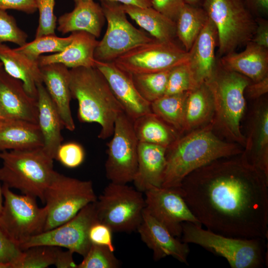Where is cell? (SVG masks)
I'll return each mask as SVG.
<instances>
[{
    "label": "cell",
    "mask_w": 268,
    "mask_h": 268,
    "mask_svg": "<svg viewBox=\"0 0 268 268\" xmlns=\"http://www.w3.org/2000/svg\"><path fill=\"white\" fill-rule=\"evenodd\" d=\"M181 195L201 225L226 236L268 237V178L242 153L187 175Z\"/></svg>",
    "instance_id": "obj_1"
},
{
    "label": "cell",
    "mask_w": 268,
    "mask_h": 268,
    "mask_svg": "<svg viewBox=\"0 0 268 268\" xmlns=\"http://www.w3.org/2000/svg\"><path fill=\"white\" fill-rule=\"evenodd\" d=\"M243 148L223 139L212 122L181 135L166 150L161 187L179 191L183 179L195 170L217 159L240 154Z\"/></svg>",
    "instance_id": "obj_2"
},
{
    "label": "cell",
    "mask_w": 268,
    "mask_h": 268,
    "mask_svg": "<svg viewBox=\"0 0 268 268\" xmlns=\"http://www.w3.org/2000/svg\"><path fill=\"white\" fill-rule=\"evenodd\" d=\"M71 97L78 102V118L82 123H95L101 129L98 137L113 134L117 117L124 112L107 80L95 67L69 69Z\"/></svg>",
    "instance_id": "obj_3"
},
{
    "label": "cell",
    "mask_w": 268,
    "mask_h": 268,
    "mask_svg": "<svg viewBox=\"0 0 268 268\" xmlns=\"http://www.w3.org/2000/svg\"><path fill=\"white\" fill-rule=\"evenodd\" d=\"M251 81L238 73L228 70L217 63L212 76L205 83L213 99V128L227 140L243 148L246 137L241 130L246 101L245 89Z\"/></svg>",
    "instance_id": "obj_4"
},
{
    "label": "cell",
    "mask_w": 268,
    "mask_h": 268,
    "mask_svg": "<svg viewBox=\"0 0 268 268\" xmlns=\"http://www.w3.org/2000/svg\"><path fill=\"white\" fill-rule=\"evenodd\" d=\"M2 161L0 181L10 189L19 190L22 194L38 198L44 203V192L55 171L54 159L42 147L0 152Z\"/></svg>",
    "instance_id": "obj_5"
},
{
    "label": "cell",
    "mask_w": 268,
    "mask_h": 268,
    "mask_svg": "<svg viewBox=\"0 0 268 268\" xmlns=\"http://www.w3.org/2000/svg\"><path fill=\"white\" fill-rule=\"evenodd\" d=\"M182 241L225 258L232 268H259L266 263V239L224 235L191 222L182 223Z\"/></svg>",
    "instance_id": "obj_6"
},
{
    "label": "cell",
    "mask_w": 268,
    "mask_h": 268,
    "mask_svg": "<svg viewBox=\"0 0 268 268\" xmlns=\"http://www.w3.org/2000/svg\"><path fill=\"white\" fill-rule=\"evenodd\" d=\"M201 6L216 28L219 57L252 41L257 24L244 0H203Z\"/></svg>",
    "instance_id": "obj_7"
},
{
    "label": "cell",
    "mask_w": 268,
    "mask_h": 268,
    "mask_svg": "<svg viewBox=\"0 0 268 268\" xmlns=\"http://www.w3.org/2000/svg\"><path fill=\"white\" fill-rule=\"evenodd\" d=\"M94 203L98 220L116 232L136 230L145 207L141 192L127 184L113 182L105 188Z\"/></svg>",
    "instance_id": "obj_8"
},
{
    "label": "cell",
    "mask_w": 268,
    "mask_h": 268,
    "mask_svg": "<svg viewBox=\"0 0 268 268\" xmlns=\"http://www.w3.org/2000/svg\"><path fill=\"white\" fill-rule=\"evenodd\" d=\"M97 199L91 181L80 180L55 171L44 192L48 213L44 231L68 221Z\"/></svg>",
    "instance_id": "obj_9"
},
{
    "label": "cell",
    "mask_w": 268,
    "mask_h": 268,
    "mask_svg": "<svg viewBox=\"0 0 268 268\" xmlns=\"http://www.w3.org/2000/svg\"><path fill=\"white\" fill-rule=\"evenodd\" d=\"M3 206L0 226L8 237L20 247L32 237L44 231L48 207H39L36 198L18 195L2 186Z\"/></svg>",
    "instance_id": "obj_10"
},
{
    "label": "cell",
    "mask_w": 268,
    "mask_h": 268,
    "mask_svg": "<svg viewBox=\"0 0 268 268\" xmlns=\"http://www.w3.org/2000/svg\"><path fill=\"white\" fill-rule=\"evenodd\" d=\"M101 5L107 22V28L95 50L96 60L113 62L132 48L153 38L129 22L121 3L103 1Z\"/></svg>",
    "instance_id": "obj_11"
},
{
    "label": "cell",
    "mask_w": 268,
    "mask_h": 268,
    "mask_svg": "<svg viewBox=\"0 0 268 268\" xmlns=\"http://www.w3.org/2000/svg\"><path fill=\"white\" fill-rule=\"evenodd\" d=\"M188 52L175 41H160L153 38L122 54L113 62L131 74L156 72L170 69L187 63Z\"/></svg>",
    "instance_id": "obj_12"
},
{
    "label": "cell",
    "mask_w": 268,
    "mask_h": 268,
    "mask_svg": "<svg viewBox=\"0 0 268 268\" xmlns=\"http://www.w3.org/2000/svg\"><path fill=\"white\" fill-rule=\"evenodd\" d=\"M112 135L107 144L106 176L110 182L128 184L136 172L139 141L133 121L124 112L117 117Z\"/></svg>",
    "instance_id": "obj_13"
},
{
    "label": "cell",
    "mask_w": 268,
    "mask_h": 268,
    "mask_svg": "<svg viewBox=\"0 0 268 268\" xmlns=\"http://www.w3.org/2000/svg\"><path fill=\"white\" fill-rule=\"evenodd\" d=\"M94 202L84 206L64 224L32 237L20 248L23 250L34 246L49 245L64 247L84 257L91 246L88 237L89 229L98 220Z\"/></svg>",
    "instance_id": "obj_14"
},
{
    "label": "cell",
    "mask_w": 268,
    "mask_h": 268,
    "mask_svg": "<svg viewBox=\"0 0 268 268\" xmlns=\"http://www.w3.org/2000/svg\"><path fill=\"white\" fill-rule=\"evenodd\" d=\"M144 193L145 210L175 237L182 235L184 222L201 225L178 191L160 187Z\"/></svg>",
    "instance_id": "obj_15"
},
{
    "label": "cell",
    "mask_w": 268,
    "mask_h": 268,
    "mask_svg": "<svg viewBox=\"0 0 268 268\" xmlns=\"http://www.w3.org/2000/svg\"><path fill=\"white\" fill-rule=\"evenodd\" d=\"M95 67L104 76L124 112L133 121L141 116L152 112L151 103L139 93L131 74L119 68L113 62L95 60Z\"/></svg>",
    "instance_id": "obj_16"
},
{
    "label": "cell",
    "mask_w": 268,
    "mask_h": 268,
    "mask_svg": "<svg viewBox=\"0 0 268 268\" xmlns=\"http://www.w3.org/2000/svg\"><path fill=\"white\" fill-rule=\"evenodd\" d=\"M246 143L242 155L268 178V100H255L250 114Z\"/></svg>",
    "instance_id": "obj_17"
},
{
    "label": "cell",
    "mask_w": 268,
    "mask_h": 268,
    "mask_svg": "<svg viewBox=\"0 0 268 268\" xmlns=\"http://www.w3.org/2000/svg\"><path fill=\"white\" fill-rule=\"evenodd\" d=\"M0 115L3 119L38 123L37 99L30 96L23 83L8 74L3 67L0 68Z\"/></svg>",
    "instance_id": "obj_18"
},
{
    "label": "cell",
    "mask_w": 268,
    "mask_h": 268,
    "mask_svg": "<svg viewBox=\"0 0 268 268\" xmlns=\"http://www.w3.org/2000/svg\"><path fill=\"white\" fill-rule=\"evenodd\" d=\"M141 240L153 252L154 261L171 256L188 265V244L179 240L150 215L144 208L142 221L137 228Z\"/></svg>",
    "instance_id": "obj_19"
},
{
    "label": "cell",
    "mask_w": 268,
    "mask_h": 268,
    "mask_svg": "<svg viewBox=\"0 0 268 268\" xmlns=\"http://www.w3.org/2000/svg\"><path fill=\"white\" fill-rule=\"evenodd\" d=\"M42 82L60 116L63 125L73 131L75 126L70 109L72 98L69 87V69L58 63L40 67Z\"/></svg>",
    "instance_id": "obj_20"
},
{
    "label": "cell",
    "mask_w": 268,
    "mask_h": 268,
    "mask_svg": "<svg viewBox=\"0 0 268 268\" xmlns=\"http://www.w3.org/2000/svg\"><path fill=\"white\" fill-rule=\"evenodd\" d=\"M217 43L216 28L208 18L188 51L187 63L198 85L209 79L216 69L217 59L215 50Z\"/></svg>",
    "instance_id": "obj_21"
},
{
    "label": "cell",
    "mask_w": 268,
    "mask_h": 268,
    "mask_svg": "<svg viewBox=\"0 0 268 268\" xmlns=\"http://www.w3.org/2000/svg\"><path fill=\"white\" fill-rule=\"evenodd\" d=\"M166 150L164 147L139 142L137 168L133 181L136 189L144 193L151 188L161 187Z\"/></svg>",
    "instance_id": "obj_22"
},
{
    "label": "cell",
    "mask_w": 268,
    "mask_h": 268,
    "mask_svg": "<svg viewBox=\"0 0 268 268\" xmlns=\"http://www.w3.org/2000/svg\"><path fill=\"white\" fill-rule=\"evenodd\" d=\"M217 59L224 68L243 75L252 82L268 76V49L252 41L246 44L244 51H234Z\"/></svg>",
    "instance_id": "obj_23"
},
{
    "label": "cell",
    "mask_w": 268,
    "mask_h": 268,
    "mask_svg": "<svg viewBox=\"0 0 268 268\" xmlns=\"http://www.w3.org/2000/svg\"><path fill=\"white\" fill-rule=\"evenodd\" d=\"M71 33L72 39L62 51L39 58L40 67L54 63L68 68L95 67L94 52L99 42L96 38L84 31Z\"/></svg>",
    "instance_id": "obj_24"
},
{
    "label": "cell",
    "mask_w": 268,
    "mask_h": 268,
    "mask_svg": "<svg viewBox=\"0 0 268 268\" xmlns=\"http://www.w3.org/2000/svg\"><path fill=\"white\" fill-rule=\"evenodd\" d=\"M38 125L41 133L44 151L55 159L57 151L62 144L61 130L64 127L59 114L43 83L37 84Z\"/></svg>",
    "instance_id": "obj_25"
},
{
    "label": "cell",
    "mask_w": 268,
    "mask_h": 268,
    "mask_svg": "<svg viewBox=\"0 0 268 268\" xmlns=\"http://www.w3.org/2000/svg\"><path fill=\"white\" fill-rule=\"evenodd\" d=\"M105 20L101 5L93 0H88L75 4L72 11L60 16L57 20V29L63 34L84 31L98 38Z\"/></svg>",
    "instance_id": "obj_26"
},
{
    "label": "cell",
    "mask_w": 268,
    "mask_h": 268,
    "mask_svg": "<svg viewBox=\"0 0 268 268\" xmlns=\"http://www.w3.org/2000/svg\"><path fill=\"white\" fill-rule=\"evenodd\" d=\"M0 61L5 71L20 80L28 94L37 99V84L43 83L38 61L30 59L4 44H0Z\"/></svg>",
    "instance_id": "obj_27"
},
{
    "label": "cell",
    "mask_w": 268,
    "mask_h": 268,
    "mask_svg": "<svg viewBox=\"0 0 268 268\" xmlns=\"http://www.w3.org/2000/svg\"><path fill=\"white\" fill-rule=\"evenodd\" d=\"M43 146V137L37 124L19 120H0V152Z\"/></svg>",
    "instance_id": "obj_28"
},
{
    "label": "cell",
    "mask_w": 268,
    "mask_h": 268,
    "mask_svg": "<svg viewBox=\"0 0 268 268\" xmlns=\"http://www.w3.org/2000/svg\"><path fill=\"white\" fill-rule=\"evenodd\" d=\"M214 113L211 91L207 84L203 82L188 93L184 108L183 134L211 122Z\"/></svg>",
    "instance_id": "obj_29"
},
{
    "label": "cell",
    "mask_w": 268,
    "mask_h": 268,
    "mask_svg": "<svg viewBox=\"0 0 268 268\" xmlns=\"http://www.w3.org/2000/svg\"><path fill=\"white\" fill-rule=\"evenodd\" d=\"M126 13L153 38L160 41H174L176 22L152 6L141 7L122 4Z\"/></svg>",
    "instance_id": "obj_30"
},
{
    "label": "cell",
    "mask_w": 268,
    "mask_h": 268,
    "mask_svg": "<svg viewBox=\"0 0 268 268\" xmlns=\"http://www.w3.org/2000/svg\"><path fill=\"white\" fill-rule=\"evenodd\" d=\"M133 128L139 142L170 147L181 135L152 112L133 121Z\"/></svg>",
    "instance_id": "obj_31"
},
{
    "label": "cell",
    "mask_w": 268,
    "mask_h": 268,
    "mask_svg": "<svg viewBox=\"0 0 268 268\" xmlns=\"http://www.w3.org/2000/svg\"><path fill=\"white\" fill-rule=\"evenodd\" d=\"M208 19L201 6L185 4L176 21V36L188 52Z\"/></svg>",
    "instance_id": "obj_32"
},
{
    "label": "cell",
    "mask_w": 268,
    "mask_h": 268,
    "mask_svg": "<svg viewBox=\"0 0 268 268\" xmlns=\"http://www.w3.org/2000/svg\"><path fill=\"white\" fill-rule=\"evenodd\" d=\"M189 91L164 95L151 103V112L182 135L186 100Z\"/></svg>",
    "instance_id": "obj_33"
},
{
    "label": "cell",
    "mask_w": 268,
    "mask_h": 268,
    "mask_svg": "<svg viewBox=\"0 0 268 268\" xmlns=\"http://www.w3.org/2000/svg\"><path fill=\"white\" fill-rule=\"evenodd\" d=\"M72 35L61 37L55 34H48L35 37L30 42L15 48L30 59L37 61L42 54L56 53L62 51L71 41Z\"/></svg>",
    "instance_id": "obj_34"
},
{
    "label": "cell",
    "mask_w": 268,
    "mask_h": 268,
    "mask_svg": "<svg viewBox=\"0 0 268 268\" xmlns=\"http://www.w3.org/2000/svg\"><path fill=\"white\" fill-rule=\"evenodd\" d=\"M170 70L132 74L136 89L145 100L151 103L165 95Z\"/></svg>",
    "instance_id": "obj_35"
},
{
    "label": "cell",
    "mask_w": 268,
    "mask_h": 268,
    "mask_svg": "<svg viewBox=\"0 0 268 268\" xmlns=\"http://www.w3.org/2000/svg\"><path fill=\"white\" fill-rule=\"evenodd\" d=\"M59 247L38 245L23 250V257L16 268H45L54 265Z\"/></svg>",
    "instance_id": "obj_36"
},
{
    "label": "cell",
    "mask_w": 268,
    "mask_h": 268,
    "mask_svg": "<svg viewBox=\"0 0 268 268\" xmlns=\"http://www.w3.org/2000/svg\"><path fill=\"white\" fill-rule=\"evenodd\" d=\"M198 86L187 62L171 69L165 95L189 91Z\"/></svg>",
    "instance_id": "obj_37"
},
{
    "label": "cell",
    "mask_w": 268,
    "mask_h": 268,
    "mask_svg": "<svg viewBox=\"0 0 268 268\" xmlns=\"http://www.w3.org/2000/svg\"><path fill=\"white\" fill-rule=\"evenodd\" d=\"M108 248L91 244L77 268H118L121 265L120 261Z\"/></svg>",
    "instance_id": "obj_38"
},
{
    "label": "cell",
    "mask_w": 268,
    "mask_h": 268,
    "mask_svg": "<svg viewBox=\"0 0 268 268\" xmlns=\"http://www.w3.org/2000/svg\"><path fill=\"white\" fill-rule=\"evenodd\" d=\"M35 0L39 14L35 37L55 34L57 24V17L54 13L55 0Z\"/></svg>",
    "instance_id": "obj_39"
},
{
    "label": "cell",
    "mask_w": 268,
    "mask_h": 268,
    "mask_svg": "<svg viewBox=\"0 0 268 268\" xmlns=\"http://www.w3.org/2000/svg\"><path fill=\"white\" fill-rule=\"evenodd\" d=\"M27 39V34L18 26L14 18L0 9V44L10 42L21 46Z\"/></svg>",
    "instance_id": "obj_40"
},
{
    "label": "cell",
    "mask_w": 268,
    "mask_h": 268,
    "mask_svg": "<svg viewBox=\"0 0 268 268\" xmlns=\"http://www.w3.org/2000/svg\"><path fill=\"white\" fill-rule=\"evenodd\" d=\"M85 158V152L82 146L75 142L61 144L58 148L55 159L63 165L69 168L80 166Z\"/></svg>",
    "instance_id": "obj_41"
},
{
    "label": "cell",
    "mask_w": 268,
    "mask_h": 268,
    "mask_svg": "<svg viewBox=\"0 0 268 268\" xmlns=\"http://www.w3.org/2000/svg\"><path fill=\"white\" fill-rule=\"evenodd\" d=\"M23 256V251L12 241L0 226V263L8 268H16Z\"/></svg>",
    "instance_id": "obj_42"
},
{
    "label": "cell",
    "mask_w": 268,
    "mask_h": 268,
    "mask_svg": "<svg viewBox=\"0 0 268 268\" xmlns=\"http://www.w3.org/2000/svg\"><path fill=\"white\" fill-rule=\"evenodd\" d=\"M112 232L107 225L98 220L90 226L88 237L91 244L105 246L114 252L115 249L113 244Z\"/></svg>",
    "instance_id": "obj_43"
},
{
    "label": "cell",
    "mask_w": 268,
    "mask_h": 268,
    "mask_svg": "<svg viewBox=\"0 0 268 268\" xmlns=\"http://www.w3.org/2000/svg\"><path fill=\"white\" fill-rule=\"evenodd\" d=\"M184 0H151V6L176 22L185 5Z\"/></svg>",
    "instance_id": "obj_44"
},
{
    "label": "cell",
    "mask_w": 268,
    "mask_h": 268,
    "mask_svg": "<svg viewBox=\"0 0 268 268\" xmlns=\"http://www.w3.org/2000/svg\"><path fill=\"white\" fill-rule=\"evenodd\" d=\"M0 9L16 10L31 14L37 10V7L35 0H0Z\"/></svg>",
    "instance_id": "obj_45"
},
{
    "label": "cell",
    "mask_w": 268,
    "mask_h": 268,
    "mask_svg": "<svg viewBox=\"0 0 268 268\" xmlns=\"http://www.w3.org/2000/svg\"><path fill=\"white\" fill-rule=\"evenodd\" d=\"M268 92V76L258 81H251L245 89L246 98L257 100L266 95Z\"/></svg>",
    "instance_id": "obj_46"
},
{
    "label": "cell",
    "mask_w": 268,
    "mask_h": 268,
    "mask_svg": "<svg viewBox=\"0 0 268 268\" xmlns=\"http://www.w3.org/2000/svg\"><path fill=\"white\" fill-rule=\"evenodd\" d=\"M257 24L252 40L257 45L268 49V21L265 17H255Z\"/></svg>",
    "instance_id": "obj_47"
},
{
    "label": "cell",
    "mask_w": 268,
    "mask_h": 268,
    "mask_svg": "<svg viewBox=\"0 0 268 268\" xmlns=\"http://www.w3.org/2000/svg\"><path fill=\"white\" fill-rule=\"evenodd\" d=\"M73 253L69 250L64 251L59 248L54 265L57 268H77V265L75 264L73 258Z\"/></svg>",
    "instance_id": "obj_48"
},
{
    "label": "cell",
    "mask_w": 268,
    "mask_h": 268,
    "mask_svg": "<svg viewBox=\"0 0 268 268\" xmlns=\"http://www.w3.org/2000/svg\"><path fill=\"white\" fill-rule=\"evenodd\" d=\"M244 2L255 17H265L268 14V0H244Z\"/></svg>",
    "instance_id": "obj_49"
},
{
    "label": "cell",
    "mask_w": 268,
    "mask_h": 268,
    "mask_svg": "<svg viewBox=\"0 0 268 268\" xmlns=\"http://www.w3.org/2000/svg\"><path fill=\"white\" fill-rule=\"evenodd\" d=\"M101 1L116 2L122 4L141 7L151 6V0H100Z\"/></svg>",
    "instance_id": "obj_50"
},
{
    "label": "cell",
    "mask_w": 268,
    "mask_h": 268,
    "mask_svg": "<svg viewBox=\"0 0 268 268\" xmlns=\"http://www.w3.org/2000/svg\"><path fill=\"white\" fill-rule=\"evenodd\" d=\"M203 0H184L185 4L194 5L201 6Z\"/></svg>",
    "instance_id": "obj_51"
},
{
    "label": "cell",
    "mask_w": 268,
    "mask_h": 268,
    "mask_svg": "<svg viewBox=\"0 0 268 268\" xmlns=\"http://www.w3.org/2000/svg\"><path fill=\"white\" fill-rule=\"evenodd\" d=\"M3 202V197L2 194V186L0 184V213L2 208Z\"/></svg>",
    "instance_id": "obj_52"
},
{
    "label": "cell",
    "mask_w": 268,
    "mask_h": 268,
    "mask_svg": "<svg viewBox=\"0 0 268 268\" xmlns=\"http://www.w3.org/2000/svg\"><path fill=\"white\" fill-rule=\"evenodd\" d=\"M0 268H8V267L5 265L0 263Z\"/></svg>",
    "instance_id": "obj_53"
},
{
    "label": "cell",
    "mask_w": 268,
    "mask_h": 268,
    "mask_svg": "<svg viewBox=\"0 0 268 268\" xmlns=\"http://www.w3.org/2000/svg\"><path fill=\"white\" fill-rule=\"evenodd\" d=\"M74 0V2H75V4H76V3H78V2L88 0Z\"/></svg>",
    "instance_id": "obj_54"
},
{
    "label": "cell",
    "mask_w": 268,
    "mask_h": 268,
    "mask_svg": "<svg viewBox=\"0 0 268 268\" xmlns=\"http://www.w3.org/2000/svg\"><path fill=\"white\" fill-rule=\"evenodd\" d=\"M2 67V65L1 62L0 61V68H1Z\"/></svg>",
    "instance_id": "obj_55"
},
{
    "label": "cell",
    "mask_w": 268,
    "mask_h": 268,
    "mask_svg": "<svg viewBox=\"0 0 268 268\" xmlns=\"http://www.w3.org/2000/svg\"><path fill=\"white\" fill-rule=\"evenodd\" d=\"M1 119V117H0V120Z\"/></svg>",
    "instance_id": "obj_56"
}]
</instances>
